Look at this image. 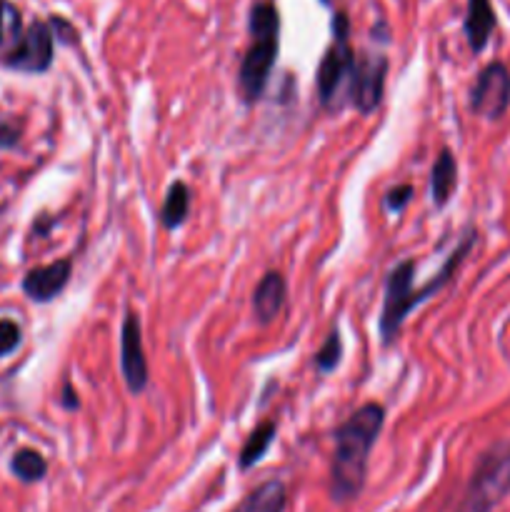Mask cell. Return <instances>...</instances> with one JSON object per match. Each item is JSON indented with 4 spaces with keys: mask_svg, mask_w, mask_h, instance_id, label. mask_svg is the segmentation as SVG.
Here are the masks:
<instances>
[{
    "mask_svg": "<svg viewBox=\"0 0 510 512\" xmlns=\"http://www.w3.org/2000/svg\"><path fill=\"white\" fill-rule=\"evenodd\" d=\"M385 425V408L365 403L335 430V453L330 463V500L348 505L363 493L368 478V460L375 440Z\"/></svg>",
    "mask_w": 510,
    "mask_h": 512,
    "instance_id": "obj_1",
    "label": "cell"
},
{
    "mask_svg": "<svg viewBox=\"0 0 510 512\" xmlns=\"http://www.w3.org/2000/svg\"><path fill=\"white\" fill-rule=\"evenodd\" d=\"M250 35H253V43L245 53L243 65H240L238 85L243 98L248 103H255L263 95L270 73H273L275 58H278L280 15L275 5H253V10H250Z\"/></svg>",
    "mask_w": 510,
    "mask_h": 512,
    "instance_id": "obj_2",
    "label": "cell"
},
{
    "mask_svg": "<svg viewBox=\"0 0 510 512\" xmlns=\"http://www.w3.org/2000/svg\"><path fill=\"white\" fill-rule=\"evenodd\" d=\"M510 493V443H498L475 465L468 490L455 512H493Z\"/></svg>",
    "mask_w": 510,
    "mask_h": 512,
    "instance_id": "obj_3",
    "label": "cell"
},
{
    "mask_svg": "<svg viewBox=\"0 0 510 512\" xmlns=\"http://www.w3.org/2000/svg\"><path fill=\"white\" fill-rule=\"evenodd\" d=\"M350 23L348 15L338 13L333 18V45L325 50L323 60L318 65V95L325 108L338 105V93L343 83H348L350 68H353L355 53L348 45Z\"/></svg>",
    "mask_w": 510,
    "mask_h": 512,
    "instance_id": "obj_4",
    "label": "cell"
},
{
    "mask_svg": "<svg viewBox=\"0 0 510 512\" xmlns=\"http://www.w3.org/2000/svg\"><path fill=\"white\" fill-rule=\"evenodd\" d=\"M413 278L415 260H403V263H398L390 270L388 280H385L383 315H380V338H383L385 345H390L398 338L410 310H415L420 305L418 298H415Z\"/></svg>",
    "mask_w": 510,
    "mask_h": 512,
    "instance_id": "obj_5",
    "label": "cell"
},
{
    "mask_svg": "<svg viewBox=\"0 0 510 512\" xmlns=\"http://www.w3.org/2000/svg\"><path fill=\"white\" fill-rule=\"evenodd\" d=\"M388 60L385 55H355L348 78V98L363 115L373 113L383 100Z\"/></svg>",
    "mask_w": 510,
    "mask_h": 512,
    "instance_id": "obj_6",
    "label": "cell"
},
{
    "mask_svg": "<svg viewBox=\"0 0 510 512\" xmlns=\"http://www.w3.org/2000/svg\"><path fill=\"white\" fill-rule=\"evenodd\" d=\"M510 108V70L503 63H490L480 70L470 93V110L478 118L500 120Z\"/></svg>",
    "mask_w": 510,
    "mask_h": 512,
    "instance_id": "obj_7",
    "label": "cell"
},
{
    "mask_svg": "<svg viewBox=\"0 0 510 512\" xmlns=\"http://www.w3.org/2000/svg\"><path fill=\"white\" fill-rule=\"evenodd\" d=\"M5 63L23 73H45L53 63V30L43 20L30 23L20 43L5 55Z\"/></svg>",
    "mask_w": 510,
    "mask_h": 512,
    "instance_id": "obj_8",
    "label": "cell"
},
{
    "mask_svg": "<svg viewBox=\"0 0 510 512\" xmlns=\"http://www.w3.org/2000/svg\"><path fill=\"white\" fill-rule=\"evenodd\" d=\"M120 370H123L125 385L133 395L143 393L148 385V360L143 350V330H140V318L128 313L120 328Z\"/></svg>",
    "mask_w": 510,
    "mask_h": 512,
    "instance_id": "obj_9",
    "label": "cell"
},
{
    "mask_svg": "<svg viewBox=\"0 0 510 512\" xmlns=\"http://www.w3.org/2000/svg\"><path fill=\"white\" fill-rule=\"evenodd\" d=\"M70 270H73V263L68 258L55 260V263L43 265V268H33L23 278L25 295L35 303H48V300L58 298L65 285H68Z\"/></svg>",
    "mask_w": 510,
    "mask_h": 512,
    "instance_id": "obj_10",
    "label": "cell"
},
{
    "mask_svg": "<svg viewBox=\"0 0 510 512\" xmlns=\"http://www.w3.org/2000/svg\"><path fill=\"white\" fill-rule=\"evenodd\" d=\"M285 295H288V285H285V278L275 270H268V273L260 278L258 288L253 293V310L258 323L268 325L270 320H275V315L283 310Z\"/></svg>",
    "mask_w": 510,
    "mask_h": 512,
    "instance_id": "obj_11",
    "label": "cell"
},
{
    "mask_svg": "<svg viewBox=\"0 0 510 512\" xmlns=\"http://www.w3.org/2000/svg\"><path fill=\"white\" fill-rule=\"evenodd\" d=\"M495 10L490 0H468V10H465V38L473 53H480L488 45L490 35L495 30Z\"/></svg>",
    "mask_w": 510,
    "mask_h": 512,
    "instance_id": "obj_12",
    "label": "cell"
},
{
    "mask_svg": "<svg viewBox=\"0 0 510 512\" xmlns=\"http://www.w3.org/2000/svg\"><path fill=\"white\" fill-rule=\"evenodd\" d=\"M455 188H458V163H455V155L448 148H443L438 158H435L433 170H430V195H433V203L438 208L448 205Z\"/></svg>",
    "mask_w": 510,
    "mask_h": 512,
    "instance_id": "obj_13",
    "label": "cell"
},
{
    "mask_svg": "<svg viewBox=\"0 0 510 512\" xmlns=\"http://www.w3.org/2000/svg\"><path fill=\"white\" fill-rule=\"evenodd\" d=\"M288 505V490L280 480H265L255 490H250L233 512H285Z\"/></svg>",
    "mask_w": 510,
    "mask_h": 512,
    "instance_id": "obj_14",
    "label": "cell"
},
{
    "mask_svg": "<svg viewBox=\"0 0 510 512\" xmlns=\"http://www.w3.org/2000/svg\"><path fill=\"white\" fill-rule=\"evenodd\" d=\"M275 433H278V423H273V420H265V423H260L258 428L250 433V438L245 440L243 450H240V458H238L240 470H250L255 463L263 460V455L268 453L270 443L275 440Z\"/></svg>",
    "mask_w": 510,
    "mask_h": 512,
    "instance_id": "obj_15",
    "label": "cell"
},
{
    "mask_svg": "<svg viewBox=\"0 0 510 512\" xmlns=\"http://www.w3.org/2000/svg\"><path fill=\"white\" fill-rule=\"evenodd\" d=\"M188 210H190V190L188 185L175 180L173 185L168 188V195H165V203H163V225L165 228H180L188 218Z\"/></svg>",
    "mask_w": 510,
    "mask_h": 512,
    "instance_id": "obj_16",
    "label": "cell"
},
{
    "mask_svg": "<svg viewBox=\"0 0 510 512\" xmlns=\"http://www.w3.org/2000/svg\"><path fill=\"white\" fill-rule=\"evenodd\" d=\"M10 470L23 483H40L45 478V473H48V463H45V458L38 450L23 448L10 460Z\"/></svg>",
    "mask_w": 510,
    "mask_h": 512,
    "instance_id": "obj_17",
    "label": "cell"
},
{
    "mask_svg": "<svg viewBox=\"0 0 510 512\" xmlns=\"http://www.w3.org/2000/svg\"><path fill=\"white\" fill-rule=\"evenodd\" d=\"M23 33L20 10L10 0H0V50H5V55H8L20 43Z\"/></svg>",
    "mask_w": 510,
    "mask_h": 512,
    "instance_id": "obj_18",
    "label": "cell"
},
{
    "mask_svg": "<svg viewBox=\"0 0 510 512\" xmlns=\"http://www.w3.org/2000/svg\"><path fill=\"white\" fill-rule=\"evenodd\" d=\"M340 358H343V338H340L338 328H333L325 343L320 345L318 353H315V368L320 373H333L340 365Z\"/></svg>",
    "mask_w": 510,
    "mask_h": 512,
    "instance_id": "obj_19",
    "label": "cell"
},
{
    "mask_svg": "<svg viewBox=\"0 0 510 512\" xmlns=\"http://www.w3.org/2000/svg\"><path fill=\"white\" fill-rule=\"evenodd\" d=\"M20 345V328L13 320H0V355H10Z\"/></svg>",
    "mask_w": 510,
    "mask_h": 512,
    "instance_id": "obj_20",
    "label": "cell"
},
{
    "mask_svg": "<svg viewBox=\"0 0 510 512\" xmlns=\"http://www.w3.org/2000/svg\"><path fill=\"white\" fill-rule=\"evenodd\" d=\"M410 198H413V188H410V185H398V188H393L388 193L385 205H388L390 210H395V213H400V210L410 203Z\"/></svg>",
    "mask_w": 510,
    "mask_h": 512,
    "instance_id": "obj_21",
    "label": "cell"
},
{
    "mask_svg": "<svg viewBox=\"0 0 510 512\" xmlns=\"http://www.w3.org/2000/svg\"><path fill=\"white\" fill-rule=\"evenodd\" d=\"M48 25H50V30H53V35H58L63 43H75V40H78V33H75V28L68 23V20L50 18Z\"/></svg>",
    "mask_w": 510,
    "mask_h": 512,
    "instance_id": "obj_22",
    "label": "cell"
},
{
    "mask_svg": "<svg viewBox=\"0 0 510 512\" xmlns=\"http://www.w3.org/2000/svg\"><path fill=\"white\" fill-rule=\"evenodd\" d=\"M20 140V128L13 123H0V148H13Z\"/></svg>",
    "mask_w": 510,
    "mask_h": 512,
    "instance_id": "obj_23",
    "label": "cell"
},
{
    "mask_svg": "<svg viewBox=\"0 0 510 512\" xmlns=\"http://www.w3.org/2000/svg\"><path fill=\"white\" fill-rule=\"evenodd\" d=\"M78 393H75L73 390V385L70 383H65L63 385V408H68V410H78Z\"/></svg>",
    "mask_w": 510,
    "mask_h": 512,
    "instance_id": "obj_24",
    "label": "cell"
},
{
    "mask_svg": "<svg viewBox=\"0 0 510 512\" xmlns=\"http://www.w3.org/2000/svg\"><path fill=\"white\" fill-rule=\"evenodd\" d=\"M320 3H330V0H320Z\"/></svg>",
    "mask_w": 510,
    "mask_h": 512,
    "instance_id": "obj_25",
    "label": "cell"
}]
</instances>
